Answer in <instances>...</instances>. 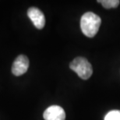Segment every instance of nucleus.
<instances>
[{
  "instance_id": "obj_1",
  "label": "nucleus",
  "mask_w": 120,
  "mask_h": 120,
  "mask_svg": "<svg viewBox=\"0 0 120 120\" xmlns=\"http://www.w3.org/2000/svg\"><path fill=\"white\" fill-rule=\"evenodd\" d=\"M101 24V19L92 12H87L81 16L80 28L83 34L88 38H93L97 34Z\"/></svg>"
},
{
  "instance_id": "obj_2",
  "label": "nucleus",
  "mask_w": 120,
  "mask_h": 120,
  "mask_svg": "<svg viewBox=\"0 0 120 120\" xmlns=\"http://www.w3.org/2000/svg\"><path fill=\"white\" fill-rule=\"evenodd\" d=\"M69 68L83 80H88L93 73L92 66L83 57H76L69 64Z\"/></svg>"
},
{
  "instance_id": "obj_3",
  "label": "nucleus",
  "mask_w": 120,
  "mask_h": 120,
  "mask_svg": "<svg viewBox=\"0 0 120 120\" xmlns=\"http://www.w3.org/2000/svg\"><path fill=\"white\" fill-rule=\"evenodd\" d=\"M29 68V59L27 56L20 55L14 60L12 65V73L14 76H19L24 74Z\"/></svg>"
},
{
  "instance_id": "obj_4",
  "label": "nucleus",
  "mask_w": 120,
  "mask_h": 120,
  "mask_svg": "<svg viewBox=\"0 0 120 120\" xmlns=\"http://www.w3.org/2000/svg\"><path fill=\"white\" fill-rule=\"evenodd\" d=\"M27 16L32 21L37 29H42L45 25V17L44 13L36 7H30L27 10Z\"/></svg>"
},
{
  "instance_id": "obj_5",
  "label": "nucleus",
  "mask_w": 120,
  "mask_h": 120,
  "mask_svg": "<svg viewBox=\"0 0 120 120\" xmlns=\"http://www.w3.org/2000/svg\"><path fill=\"white\" fill-rule=\"evenodd\" d=\"M43 118L45 120H65L66 112L59 105H52L44 112Z\"/></svg>"
},
{
  "instance_id": "obj_6",
  "label": "nucleus",
  "mask_w": 120,
  "mask_h": 120,
  "mask_svg": "<svg viewBox=\"0 0 120 120\" xmlns=\"http://www.w3.org/2000/svg\"><path fill=\"white\" fill-rule=\"evenodd\" d=\"M98 2L101 3V5L105 9L117 8L120 3L119 0H98Z\"/></svg>"
},
{
  "instance_id": "obj_7",
  "label": "nucleus",
  "mask_w": 120,
  "mask_h": 120,
  "mask_svg": "<svg viewBox=\"0 0 120 120\" xmlns=\"http://www.w3.org/2000/svg\"><path fill=\"white\" fill-rule=\"evenodd\" d=\"M104 120H120V110H112L105 116Z\"/></svg>"
}]
</instances>
